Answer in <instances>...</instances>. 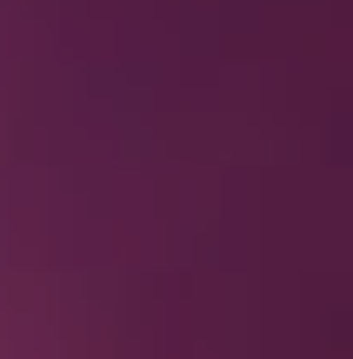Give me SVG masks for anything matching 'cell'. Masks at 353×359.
I'll return each instance as SVG.
<instances>
[{"label": "cell", "mask_w": 353, "mask_h": 359, "mask_svg": "<svg viewBox=\"0 0 353 359\" xmlns=\"http://www.w3.org/2000/svg\"><path fill=\"white\" fill-rule=\"evenodd\" d=\"M220 240H260V233H247L240 219H227V226H220ZM260 246H280V240H260ZM287 253H300V246H287ZM307 259H320V253H307ZM327 266H333V259H327ZM340 273H353V266H340Z\"/></svg>", "instance_id": "obj_1"}]
</instances>
